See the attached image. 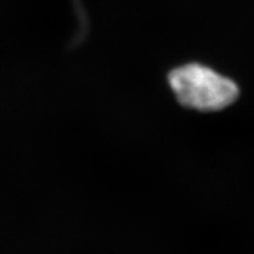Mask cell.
<instances>
[{
  "mask_svg": "<svg viewBox=\"0 0 254 254\" xmlns=\"http://www.w3.org/2000/svg\"><path fill=\"white\" fill-rule=\"evenodd\" d=\"M168 82L178 101L187 109L220 111L239 97L236 82L200 64H187L173 69Z\"/></svg>",
  "mask_w": 254,
  "mask_h": 254,
  "instance_id": "cell-1",
  "label": "cell"
}]
</instances>
